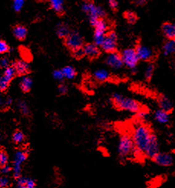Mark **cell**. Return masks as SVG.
Here are the masks:
<instances>
[{
    "label": "cell",
    "mask_w": 175,
    "mask_h": 188,
    "mask_svg": "<svg viewBox=\"0 0 175 188\" xmlns=\"http://www.w3.org/2000/svg\"><path fill=\"white\" fill-rule=\"evenodd\" d=\"M152 133L153 131L147 124L138 121L135 124L130 134L135 149V157H144V151Z\"/></svg>",
    "instance_id": "1"
},
{
    "label": "cell",
    "mask_w": 175,
    "mask_h": 188,
    "mask_svg": "<svg viewBox=\"0 0 175 188\" xmlns=\"http://www.w3.org/2000/svg\"><path fill=\"white\" fill-rule=\"evenodd\" d=\"M116 152L121 160L135 157V149L131 134L124 133L119 136L116 144Z\"/></svg>",
    "instance_id": "2"
},
{
    "label": "cell",
    "mask_w": 175,
    "mask_h": 188,
    "mask_svg": "<svg viewBox=\"0 0 175 188\" xmlns=\"http://www.w3.org/2000/svg\"><path fill=\"white\" fill-rule=\"evenodd\" d=\"M111 100L112 104L120 110L136 114L141 109H142V105L139 102L131 98L124 96L119 93H114L112 95Z\"/></svg>",
    "instance_id": "3"
},
{
    "label": "cell",
    "mask_w": 175,
    "mask_h": 188,
    "mask_svg": "<svg viewBox=\"0 0 175 188\" xmlns=\"http://www.w3.org/2000/svg\"><path fill=\"white\" fill-rule=\"evenodd\" d=\"M82 10L87 14L90 23L94 26L99 19H103L106 16V11L102 7L96 6L94 3L88 2L82 5Z\"/></svg>",
    "instance_id": "4"
},
{
    "label": "cell",
    "mask_w": 175,
    "mask_h": 188,
    "mask_svg": "<svg viewBox=\"0 0 175 188\" xmlns=\"http://www.w3.org/2000/svg\"><path fill=\"white\" fill-rule=\"evenodd\" d=\"M94 27L95 28L94 35V43L98 47H100L106 35L108 25L105 19H99Z\"/></svg>",
    "instance_id": "5"
},
{
    "label": "cell",
    "mask_w": 175,
    "mask_h": 188,
    "mask_svg": "<svg viewBox=\"0 0 175 188\" xmlns=\"http://www.w3.org/2000/svg\"><path fill=\"white\" fill-rule=\"evenodd\" d=\"M122 59H123V65H126L128 68L134 69L136 68L138 63L139 62V59L138 58L137 53L135 49L132 48H128L124 49L122 51L121 54Z\"/></svg>",
    "instance_id": "6"
},
{
    "label": "cell",
    "mask_w": 175,
    "mask_h": 188,
    "mask_svg": "<svg viewBox=\"0 0 175 188\" xmlns=\"http://www.w3.org/2000/svg\"><path fill=\"white\" fill-rule=\"evenodd\" d=\"M160 151V142L158 135L153 131L144 153V158L152 160L155 155Z\"/></svg>",
    "instance_id": "7"
},
{
    "label": "cell",
    "mask_w": 175,
    "mask_h": 188,
    "mask_svg": "<svg viewBox=\"0 0 175 188\" xmlns=\"http://www.w3.org/2000/svg\"><path fill=\"white\" fill-rule=\"evenodd\" d=\"M152 161L161 168H169L174 164V158L172 154L166 151H160L152 158Z\"/></svg>",
    "instance_id": "8"
},
{
    "label": "cell",
    "mask_w": 175,
    "mask_h": 188,
    "mask_svg": "<svg viewBox=\"0 0 175 188\" xmlns=\"http://www.w3.org/2000/svg\"><path fill=\"white\" fill-rule=\"evenodd\" d=\"M104 51L107 53L114 52L117 48V35L115 32L111 31L106 35L102 46H100Z\"/></svg>",
    "instance_id": "9"
},
{
    "label": "cell",
    "mask_w": 175,
    "mask_h": 188,
    "mask_svg": "<svg viewBox=\"0 0 175 188\" xmlns=\"http://www.w3.org/2000/svg\"><path fill=\"white\" fill-rule=\"evenodd\" d=\"M28 151H18L14 155L13 160V175L15 178L20 177L22 172V164L27 159Z\"/></svg>",
    "instance_id": "10"
},
{
    "label": "cell",
    "mask_w": 175,
    "mask_h": 188,
    "mask_svg": "<svg viewBox=\"0 0 175 188\" xmlns=\"http://www.w3.org/2000/svg\"><path fill=\"white\" fill-rule=\"evenodd\" d=\"M65 44L69 49L75 50L79 48H82L83 38L78 32H71L65 38Z\"/></svg>",
    "instance_id": "11"
},
{
    "label": "cell",
    "mask_w": 175,
    "mask_h": 188,
    "mask_svg": "<svg viewBox=\"0 0 175 188\" xmlns=\"http://www.w3.org/2000/svg\"><path fill=\"white\" fill-rule=\"evenodd\" d=\"M105 62L110 68L114 69V70H118V69L121 68L123 65L121 55L119 54L116 51L108 53Z\"/></svg>",
    "instance_id": "12"
},
{
    "label": "cell",
    "mask_w": 175,
    "mask_h": 188,
    "mask_svg": "<svg viewBox=\"0 0 175 188\" xmlns=\"http://www.w3.org/2000/svg\"><path fill=\"white\" fill-rule=\"evenodd\" d=\"M135 49L139 60L150 61L155 55L154 51L150 47L144 46V45H138L137 47Z\"/></svg>",
    "instance_id": "13"
},
{
    "label": "cell",
    "mask_w": 175,
    "mask_h": 188,
    "mask_svg": "<svg viewBox=\"0 0 175 188\" xmlns=\"http://www.w3.org/2000/svg\"><path fill=\"white\" fill-rule=\"evenodd\" d=\"M154 119L160 125H168L171 120V115L168 112L158 109L154 112Z\"/></svg>",
    "instance_id": "14"
},
{
    "label": "cell",
    "mask_w": 175,
    "mask_h": 188,
    "mask_svg": "<svg viewBox=\"0 0 175 188\" xmlns=\"http://www.w3.org/2000/svg\"><path fill=\"white\" fill-rule=\"evenodd\" d=\"M158 104L159 106V109L168 112V113H171L173 110V107H174L171 99L165 95H160L158 98Z\"/></svg>",
    "instance_id": "15"
},
{
    "label": "cell",
    "mask_w": 175,
    "mask_h": 188,
    "mask_svg": "<svg viewBox=\"0 0 175 188\" xmlns=\"http://www.w3.org/2000/svg\"><path fill=\"white\" fill-rule=\"evenodd\" d=\"M83 53L84 55L87 57L91 58H96L99 55V49L97 46H96L94 43H87L85 45L83 48Z\"/></svg>",
    "instance_id": "16"
},
{
    "label": "cell",
    "mask_w": 175,
    "mask_h": 188,
    "mask_svg": "<svg viewBox=\"0 0 175 188\" xmlns=\"http://www.w3.org/2000/svg\"><path fill=\"white\" fill-rule=\"evenodd\" d=\"M162 33L168 39L175 40V24L172 22H165L162 25Z\"/></svg>",
    "instance_id": "17"
},
{
    "label": "cell",
    "mask_w": 175,
    "mask_h": 188,
    "mask_svg": "<svg viewBox=\"0 0 175 188\" xmlns=\"http://www.w3.org/2000/svg\"><path fill=\"white\" fill-rule=\"evenodd\" d=\"M17 186L19 188H36L35 181L32 178L24 177L18 178Z\"/></svg>",
    "instance_id": "18"
},
{
    "label": "cell",
    "mask_w": 175,
    "mask_h": 188,
    "mask_svg": "<svg viewBox=\"0 0 175 188\" xmlns=\"http://www.w3.org/2000/svg\"><path fill=\"white\" fill-rule=\"evenodd\" d=\"M163 53L165 55H170L174 54L175 53V40L168 39L164 44L163 48Z\"/></svg>",
    "instance_id": "19"
},
{
    "label": "cell",
    "mask_w": 175,
    "mask_h": 188,
    "mask_svg": "<svg viewBox=\"0 0 175 188\" xmlns=\"http://www.w3.org/2000/svg\"><path fill=\"white\" fill-rule=\"evenodd\" d=\"M94 76L97 81H105L109 79V78H110V74L106 69L100 68V69H97V70L94 72Z\"/></svg>",
    "instance_id": "20"
},
{
    "label": "cell",
    "mask_w": 175,
    "mask_h": 188,
    "mask_svg": "<svg viewBox=\"0 0 175 188\" xmlns=\"http://www.w3.org/2000/svg\"><path fill=\"white\" fill-rule=\"evenodd\" d=\"M13 34L19 40L25 39L27 35V29L25 26L21 25H15L13 28Z\"/></svg>",
    "instance_id": "21"
},
{
    "label": "cell",
    "mask_w": 175,
    "mask_h": 188,
    "mask_svg": "<svg viewBox=\"0 0 175 188\" xmlns=\"http://www.w3.org/2000/svg\"><path fill=\"white\" fill-rule=\"evenodd\" d=\"M51 9L57 13L61 14L64 9V0H49Z\"/></svg>",
    "instance_id": "22"
},
{
    "label": "cell",
    "mask_w": 175,
    "mask_h": 188,
    "mask_svg": "<svg viewBox=\"0 0 175 188\" xmlns=\"http://www.w3.org/2000/svg\"><path fill=\"white\" fill-rule=\"evenodd\" d=\"M14 68H15V73H17L18 75H25L28 70V65L24 61H18L15 64Z\"/></svg>",
    "instance_id": "23"
},
{
    "label": "cell",
    "mask_w": 175,
    "mask_h": 188,
    "mask_svg": "<svg viewBox=\"0 0 175 188\" xmlns=\"http://www.w3.org/2000/svg\"><path fill=\"white\" fill-rule=\"evenodd\" d=\"M57 34L60 38H66L70 33L68 25L64 23H59L57 26Z\"/></svg>",
    "instance_id": "24"
},
{
    "label": "cell",
    "mask_w": 175,
    "mask_h": 188,
    "mask_svg": "<svg viewBox=\"0 0 175 188\" xmlns=\"http://www.w3.org/2000/svg\"><path fill=\"white\" fill-rule=\"evenodd\" d=\"M62 73H63L64 78H67V79H73L75 78L77 75V72L75 68L73 67L70 66H65L64 68H62L61 70Z\"/></svg>",
    "instance_id": "25"
},
{
    "label": "cell",
    "mask_w": 175,
    "mask_h": 188,
    "mask_svg": "<svg viewBox=\"0 0 175 188\" xmlns=\"http://www.w3.org/2000/svg\"><path fill=\"white\" fill-rule=\"evenodd\" d=\"M32 86V80L29 77L24 76L21 79L20 81V88L24 92H28L31 90Z\"/></svg>",
    "instance_id": "26"
},
{
    "label": "cell",
    "mask_w": 175,
    "mask_h": 188,
    "mask_svg": "<svg viewBox=\"0 0 175 188\" xmlns=\"http://www.w3.org/2000/svg\"><path fill=\"white\" fill-rule=\"evenodd\" d=\"M149 117V113L147 111L141 109L139 112L136 113V120L138 122H142V123H145L146 120H148Z\"/></svg>",
    "instance_id": "27"
},
{
    "label": "cell",
    "mask_w": 175,
    "mask_h": 188,
    "mask_svg": "<svg viewBox=\"0 0 175 188\" xmlns=\"http://www.w3.org/2000/svg\"><path fill=\"white\" fill-rule=\"evenodd\" d=\"M15 75V71L14 67H8V68L5 69L3 76H4L8 81H10L11 80L14 78Z\"/></svg>",
    "instance_id": "28"
},
{
    "label": "cell",
    "mask_w": 175,
    "mask_h": 188,
    "mask_svg": "<svg viewBox=\"0 0 175 188\" xmlns=\"http://www.w3.org/2000/svg\"><path fill=\"white\" fill-rule=\"evenodd\" d=\"M154 71H155V65L154 64L150 63L147 65L145 71H144V77L147 80H151L154 74Z\"/></svg>",
    "instance_id": "29"
},
{
    "label": "cell",
    "mask_w": 175,
    "mask_h": 188,
    "mask_svg": "<svg viewBox=\"0 0 175 188\" xmlns=\"http://www.w3.org/2000/svg\"><path fill=\"white\" fill-rule=\"evenodd\" d=\"M12 140L15 144H21L25 141V135L21 131H17L14 133L12 136Z\"/></svg>",
    "instance_id": "30"
},
{
    "label": "cell",
    "mask_w": 175,
    "mask_h": 188,
    "mask_svg": "<svg viewBox=\"0 0 175 188\" xmlns=\"http://www.w3.org/2000/svg\"><path fill=\"white\" fill-rule=\"evenodd\" d=\"M18 107H19L20 111L22 112L24 115H28V114H29V107H28V104L25 102H23V101H20V102L18 103Z\"/></svg>",
    "instance_id": "31"
},
{
    "label": "cell",
    "mask_w": 175,
    "mask_h": 188,
    "mask_svg": "<svg viewBox=\"0 0 175 188\" xmlns=\"http://www.w3.org/2000/svg\"><path fill=\"white\" fill-rule=\"evenodd\" d=\"M125 18L127 20V22L130 24H133L137 21V16L135 14L132 12H125Z\"/></svg>",
    "instance_id": "32"
},
{
    "label": "cell",
    "mask_w": 175,
    "mask_h": 188,
    "mask_svg": "<svg viewBox=\"0 0 175 188\" xmlns=\"http://www.w3.org/2000/svg\"><path fill=\"white\" fill-rule=\"evenodd\" d=\"M8 161H9L8 154L4 151H0V166L2 167L7 165Z\"/></svg>",
    "instance_id": "33"
},
{
    "label": "cell",
    "mask_w": 175,
    "mask_h": 188,
    "mask_svg": "<svg viewBox=\"0 0 175 188\" xmlns=\"http://www.w3.org/2000/svg\"><path fill=\"white\" fill-rule=\"evenodd\" d=\"M10 81H8L4 76L0 77V91H4L6 90V88L9 86V84Z\"/></svg>",
    "instance_id": "34"
},
{
    "label": "cell",
    "mask_w": 175,
    "mask_h": 188,
    "mask_svg": "<svg viewBox=\"0 0 175 188\" xmlns=\"http://www.w3.org/2000/svg\"><path fill=\"white\" fill-rule=\"evenodd\" d=\"M25 0H13V9L15 12H19L22 9Z\"/></svg>",
    "instance_id": "35"
},
{
    "label": "cell",
    "mask_w": 175,
    "mask_h": 188,
    "mask_svg": "<svg viewBox=\"0 0 175 188\" xmlns=\"http://www.w3.org/2000/svg\"><path fill=\"white\" fill-rule=\"evenodd\" d=\"M9 179L7 177H0V187L6 188L9 186Z\"/></svg>",
    "instance_id": "36"
},
{
    "label": "cell",
    "mask_w": 175,
    "mask_h": 188,
    "mask_svg": "<svg viewBox=\"0 0 175 188\" xmlns=\"http://www.w3.org/2000/svg\"><path fill=\"white\" fill-rule=\"evenodd\" d=\"M53 76H54V79L57 80V81H61L64 79V75L62 73L61 70H55L53 72Z\"/></svg>",
    "instance_id": "37"
},
{
    "label": "cell",
    "mask_w": 175,
    "mask_h": 188,
    "mask_svg": "<svg viewBox=\"0 0 175 188\" xmlns=\"http://www.w3.org/2000/svg\"><path fill=\"white\" fill-rule=\"evenodd\" d=\"M9 46L6 44V42L0 40V54L6 52V51H9Z\"/></svg>",
    "instance_id": "38"
},
{
    "label": "cell",
    "mask_w": 175,
    "mask_h": 188,
    "mask_svg": "<svg viewBox=\"0 0 175 188\" xmlns=\"http://www.w3.org/2000/svg\"><path fill=\"white\" fill-rule=\"evenodd\" d=\"M73 55H74V57L77 58V59L83 57V56L84 55L83 48H79V49H75V50H73Z\"/></svg>",
    "instance_id": "39"
},
{
    "label": "cell",
    "mask_w": 175,
    "mask_h": 188,
    "mask_svg": "<svg viewBox=\"0 0 175 188\" xmlns=\"http://www.w3.org/2000/svg\"><path fill=\"white\" fill-rule=\"evenodd\" d=\"M108 4L112 9L115 10L118 8L119 2L118 0H108Z\"/></svg>",
    "instance_id": "40"
},
{
    "label": "cell",
    "mask_w": 175,
    "mask_h": 188,
    "mask_svg": "<svg viewBox=\"0 0 175 188\" xmlns=\"http://www.w3.org/2000/svg\"><path fill=\"white\" fill-rule=\"evenodd\" d=\"M67 91H68V88H67V86L66 85L64 84H61L58 87V91L60 94H65L67 92Z\"/></svg>",
    "instance_id": "41"
},
{
    "label": "cell",
    "mask_w": 175,
    "mask_h": 188,
    "mask_svg": "<svg viewBox=\"0 0 175 188\" xmlns=\"http://www.w3.org/2000/svg\"><path fill=\"white\" fill-rule=\"evenodd\" d=\"M0 66L2 68H8L9 66V60L6 58H2V59H0Z\"/></svg>",
    "instance_id": "42"
},
{
    "label": "cell",
    "mask_w": 175,
    "mask_h": 188,
    "mask_svg": "<svg viewBox=\"0 0 175 188\" xmlns=\"http://www.w3.org/2000/svg\"><path fill=\"white\" fill-rule=\"evenodd\" d=\"M11 171V168L9 166V165H5V166H2L1 168V170H0V172L2 174L6 175L7 173H9Z\"/></svg>",
    "instance_id": "43"
},
{
    "label": "cell",
    "mask_w": 175,
    "mask_h": 188,
    "mask_svg": "<svg viewBox=\"0 0 175 188\" xmlns=\"http://www.w3.org/2000/svg\"><path fill=\"white\" fill-rule=\"evenodd\" d=\"M132 2L136 6H144V5L147 2V0H132Z\"/></svg>",
    "instance_id": "44"
},
{
    "label": "cell",
    "mask_w": 175,
    "mask_h": 188,
    "mask_svg": "<svg viewBox=\"0 0 175 188\" xmlns=\"http://www.w3.org/2000/svg\"><path fill=\"white\" fill-rule=\"evenodd\" d=\"M11 104H12V99H11L10 98H9L6 99L4 102V104L6 106H9Z\"/></svg>",
    "instance_id": "45"
},
{
    "label": "cell",
    "mask_w": 175,
    "mask_h": 188,
    "mask_svg": "<svg viewBox=\"0 0 175 188\" xmlns=\"http://www.w3.org/2000/svg\"><path fill=\"white\" fill-rule=\"evenodd\" d=\"M172 65H173V68H174V69L175 70V60L174 61V62H173Z\"/></svg>",
    "instance_id": "46"
},
{
    "label": "cell",
    "mask_w": 175,
    "mask_h": 188,
    "mask_svg": "<svg viewBox=\"0 0 175 188\" xmlns=\"http://www.w3.org/2000/svg\"><path fill=\"white\" fill-rule=\"evenodd\" d=\"M86 1H91V0H86Z\"/></svg>",
    "instance_id": "47"
},
{
    "label": "cell",
    "mask_w": 175,
    "mask_h": 188,
    "mask_svg": "<svg viewBox=\"0 0 175 188\" xmlns=\"http://www.w3.org/2000/svg\"><path fill=\"white\" fill-rule=\"evenodd\" d=\"M0 102H1V98H0Z\"/></svg>",
    "instance_id": "48"
},
{
    "label": "cell",
    "mask_w": 175,
    "mask_h": 188,
    "mask_svg": "<svg viewBox=\"0 0 175 188\" xmlns=\"http://www.w3.org/2000/svg\"><path fill=\"white\" fill-rule=\"evenodd\" d=\"M0 188H1V187H0Z\"/></svg>",
    "instance_id": "49"
}]
</instances>
